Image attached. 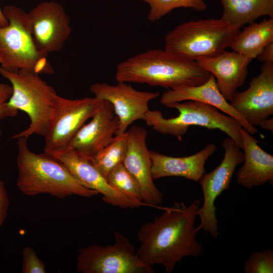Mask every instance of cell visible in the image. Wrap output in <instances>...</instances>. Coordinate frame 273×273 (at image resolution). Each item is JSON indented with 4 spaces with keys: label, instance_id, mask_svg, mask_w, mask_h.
Instances as JSON below:
<instances>
[{
    "label": "cell",
    "instance_id": "4",
    "mask_svg": "<svg viewBox=\"0 0 273 273\" xmlns=\"http://www.w3.org/2000/svg\"><path fill=\"white\" fill-rule=\"evenodd\" d=\"M0 75L12 84V94L6 106L17 114L21 110L30 119L29 126L12 138L28 139L32 134L44 136L53 119L57 94L39 76L28 70L12 71L0 66Z\"/></svg>",
    "mask_w": 273,
    "mask_h": 273
},
{
    "label": "cell",
    "instance_id": "17",
    "mask_svg": "<svg viewBox=\"0 0 273 273\" xmlns=\"http://www.w3.org/2000/svg\"><path fill=\"white\" fill-rule=\"evenodd\" d=\"M251 61L240 53L225 50L217 56L197 62L214 76L219 90L230 102L238 88L244 84Z\"/></svg>",
    "mask_w": 273,
    "mask_h": 273
},
{
    "label": "cell",
    "instance_id": "26",
    "mask_svg": "<svg viewBox=\"0 0 273 273\" xmlns=\"http://www.w3.org/2000/svg\"><path fill=\"white\" fill-rule=\"evenodd\" d=\"M243 270L245 273H272L273 250L265 249L253 253L245 262Z\"/></svg>",
    "mask_w": 273,
    "mask_h": 273
},
{
    "label": "cell",
    "instance_id": "9",
    "mask_svg": "<svg viewBox=\"0 0 273 273\" xmlns=\"http://www.w3.org/2000/svg\"><path fill=\"white\" fill-rule=\"evenodd\" d=\"M222 146L224 155L221 163L210 172L204 173L199 181L204 201L197 212L200 219L198 228L208 232L215 239L219 235V228L214 203L223 192L229 189L237 166L244 160L242 149L231 138H225Z\"/></svg>",
    "mask_w": 273,
    "mask_h": 273
},
{
    "label": "cell",
    "instance_id": "3",
    "mask_svg": "<svg viewBox=\"0 0 273 273\" xmlns=\"http://www.w3.org/2000/svg\"><path fill=\"white\" fill-rule=\"evenodd\" d=\"M17 140L16 185L27 196L48 194L63 199L70 196L91 198L99 193L81 185L58 159L44 152L36 154L28 148L27 139Z\"/></svg>",
    "mask_w": 273,
    "mask_h": 273
},
{
    "label": "cell",
    "instance_id": "6",
    "mask_svg": "<svg viewBox=\"0 0 273 273\" xmlns=\"http://www.w3.org/2000/svg\"><path fill=\"white\" fill-rule=\"evenodd\" d=\"M2 11L8 24L0 26V66L12 71L54 73L48 55L34 44L28 13L13 5L5 6Z\"/></svg>",
    "mask_w": 273,
    "mask_h": 273
},
{
    "label": "cell",
    "instance_id": "25",
    "mask_svg": "<svg viewBox=\"0 0 273 273\" xmlns=\"http://www.w3.org/2000/svg\"><path fill=\"white\" fill-rule=\"evenodd\" d=\"M149 4L150 10L148 19L154 22L174 9L191 8L196 11H204L207 7L204 0H140Z\"/></svg>",
    "mask_w": 273,
    "mask_h": 273
},
{
    "label": "cell",
    "instance_id": "27",
    "mask_svg": "<svg viewBox=\"0 0 273 273\" xmlns=\"http://www.w3.org/2000/svg\"><path fill=\"white\" fill-rule=\"evenodd\" d=\"M22 272L45 273L44 263L38 257L36 252L30 247H25L22 251Z\"/></svg>",
    "mask_w": 273,
    "mask_h": 273
},
{
    "label": "cell",
    "instance_id": "19",
    "mask_svg": "<svg viewBox=\"0 0 273 273\" xmlns=\"http://www.w3.org/2000/svg\"><path fill=\"white\" fill-rule=\"evenodd\" d=\"M243 165L237 172V183L246 188L252 189L266 183L273 184V156L264 151L258 141L244 128L241 130Z\"/></svg>",
    "mask_w": 273,
    "mask_h": 273
},
{
    "label": "cell",
    "instance_id": "8",
    "mask_svg": "<svg viewBox=\"0 0 273 273\" xmlns=\"http://www.w3.org/2000/svg\"><path fill=\"white\" fill-rule=\"evenodd\" d=\"M113 245L80 248L76 257L79 273H153L151 266L139 258L133 245L124 235L114 233Z\"/></svg>",
    "mask_w": 273,
    "mask_h": 273
},
{
    "label": "cell",
    "instance_id": "24",
    "mask_svg": "<svg viewBox=\"0 0 273 273\" xmlns=\"http://www.w3.org/2000/svg\"><path fill=\"white\" fill-rule=\"evenodd\" d=\"M106 179L109 185L120 193L143 202L141 189L139 183L123 163L114 168Z\"/></svg>",
    "mask_w": 273,
    "mask_h": 273
},
{
    "label": "cell",
    "instance_id": "11",
    "mask_svg": "<svg viewBox=\"0 0 273 273\" xmlns=\"http://www.w3.org/2000/svg\"><path fill=\"white\" fill-rule=\"evenodd\" d=\"M43 151L60 160L81 185L102 194L104 202L123 208L149 206L143 202L123 195L113 188L95 167L90 159L77 151L67 148Z\"/></svg>",
    "mask_w": 273,
    "mask_h": 273
},
{
    "label": "cell",
    "instance_id": "20",
    "mask_svg": "<svg viewBox=\"0 0 273 273\" xmlns=\"http://www.w3.org/2000/svg\"><path fill=\"white\" fill-rule=\"evenodd\" d=\"M216 146L208 144L200 151L192 155L175 157L150 151L153 180L167 176H178L199 182L205 173V165L214 153Z\"/></svg>",
    "mask_w": 273,
    "mask_h": 273
},
{
    "label": "cell",
    "instance_id": "7",
    "mask_svg": "<svg viewBox=\"0 0 273 273\" xmlns=\"http://www.w3.org/2000/svg\"><path fill=\"white\" fill-rule=\"evenodd\" d=\"M166 107L176 109L178 116L165 118L158 110L149 109L143 121L159 133L170 134L179 141L191 126H200L209 129H219L231 138L242 149L241 130L243 126L236 119L220 112L208 104L196 101L176 102Z\"/></svg>",
    "mask_w": 273,
    "mask_h": 273
},
{
    "label": "cell",
    "instance_id": "31",
    "mask_svg": "<svg viewBox=\"0 0 273 273\" xmlns=\"http://www.w3.org/2000/svg\"><path fill=\"white\" fill-rule=\"evenodd\" d=\"M264 130H267L273 132V119L272 118H268L262 121L259 125Z\"/></svg>",
    "mask_w": 273,
    "mask_h": 273
},
{
    "label": "cell",
    "instance_id": "23",
    "mask_svg": "<svg viewBox=\"0 0 273 273\" xmlns=\"http://www.w3.org/2000/svg\"><path fill=\"white\" fill-rule=\"evenodd\" d=\"M127 142V131L115 135L109 144L90 158L94 165L106 178L114 168L123 163Z\"/></svg>",
    "mask_w": 273,
    "mask_h": 273
},
{
    "label": "cell",
    "instance_id": "1",
    "mask_svg": "<svg viewBox=\"0 0 273 273\" xmlns=\"http://www.w3.org/2000/svg\"><path fill=\"white\" fill-rule=\"evenodd\" d=\"M200 201L190 205L175 203L154 220L142 226L137 237L141 245L136 253L145 264H161L166 273L187 256L198 257L203 253L202 245L196 240L199 228L195 226Z\"/></svg>",
    "mask_w": 273,
    "mask_h": 273
},
{
    "label": "cell",
    "instance_id": "10",
    "mask_svg": "<svg viewBox=\"0 0 273 273\" xmlns=\"http://www.w3.org/2000/svg\"><path fill=\"white\" fill-rule=\"evenodd\" d=\"M103 100L97 97L68 99L57 95L51 126L44 136L43 150L65 149L71 140L98 111Z\"/></svg>",
    "mask_w": 273,
    "mask_h": 273
},
{
    "label": "cell",
    "instance_id": "14",
    "mask_svg": "<svg viewBox=\"0 0 273 273\" xmlns=\"http://www.w3.org/2000/svg\"><path fill=\"white\" fill-rule=\"evenodd\" d=\"M230 104L249 124L255 127L273 114V62H263L260 73L249 87L235 94Z\"/></svg>",
    "mask_w": 273,
    "mask_h": 273
},
{
    "label": "cell",
    "instance_id": "15",
    "mask_svg": "<svg viewBox=\"0 0 273 273\" xmlns=\"http://www.w3.org/2000/svg\"><path fill=\"white\" fill-rule=\"evenodd\" d=\"M127 147L123 164L139 183L142 201L150 207L162 203L163 194L155 186L151 173L152 162L146 144L147 132L144 128L132 125L127 131Z\"/></svg>",
    "mask_w": 273,
    "mask_h": 273
},
{
    "label": "cell",
    "instance_id": "32",
    "mask_svg": "<svg viewBox=\"0 0 273 273\" xmlns=\"http://www.w3.org/2000/svg\"><path fill=\"white\" fill-rule=\"evenodd\" d=\"M8 24V20L5 18L3 11L0 7V26H5Z\"/></svg>",
    "mask_w": 273,
    "mask_h": 273
},
{
    "label": "cell",
    "instance_id": "18",
    "mask_svg": "<svg viewBox=\"0 0 273 273\" xmlns=\"http://www.w3.org/2000/svg\"><path fill=\"white\" fill-rule=\"evenodd\" d=\"M190 100L199 101L215 107L236 119L250 134L258 133L257 128L249 124L224 98L217 86L214 76L212 74L206 81L201 84L168 89L162 95L160 102L166 106L173 103Z\"/></svg>",
    "mask_w": 273,
    "mask_h": 273
},
{
    "label": "cell",
    "instance_id": "5",
    "mask_svg": "<svg viewBox=\"0 0 273 273\" xmlns=\"http://www.w3.org/2000/svg\"><path fill=\"white\" fill-rule=\"evenodd\" d=\"M240 29L221 18L185 22L166 34L164 49L195 61L213 57L230 47Z\"/></svg>",
    "mask_w": 273,
    "mask_h": 273
},
{
    "label": "cell",
    "instance_id": "12",
    "mask_svg": "<svg viewBox=\"0 0 273 273\" xmlns=\"http://www.w3.org/2000/svg\"><path fill=\"white\" fill-rule=\"evenodd\" d=\"M34 44L41 53L60 51L72 31L69 18L63 7L54 2H43L29 13Z\"/></svg>",
    "mask_w": 273,
    "mask_h": 273
},
{
    "label": "cell",
    "instance_id": "29",
    "mask_svg": "<svg viewBox=\"0 0 273 273\" xmlns=\"http://www.w3.org/2000/svg\"><path fill=\"white\" fill-rule=\"evenodd\" d=\"M12 94V86L4 83H0V120L8 117L5 103Z\"/></svg>",
    "mask_w": 273,
    "mask_h": 273
},
{
    "label": "cell",
    "instance_id": "21",
    "mask_svg": "<svg viewBox=\"0 0 273 273\" xmlns=\"http://www.w3.org/2000/svg\"><path fill=\"white\" fill-rule=\"evenodd\" d=\"M248 25L237 34L230 47L252 60L265 46L273 42V18Z\"/></svg>",
    "mask_w": 273,
    "mask_h": 273
},
{
    "label": "cell",
    "instance_id": "13",
    "mask_svg": "<svg viewBox=\"0 0 273 273\" xmlns=\"http://www.w3.org/2000/svg\"><path fill=\"white\" fill-rule=\"evenodd\" d=\"M90 91L95 97L107 101L112 105L119 119L116 135L126 131L128 127L138 120H143L149 109V103L159 96L158 92L139 91L125 82L116 85L95 83Z\"/></svg>",
    "mask_w": 273,
    "mask_h": 273
},
{
    "label": "cell",
    "instance_id": "22",
    "mask_svg": "<svg viewBox=\"0 0 273 273\" xmlns=\"http://www.w3.org/2000/svg\"><path fill=\"white\" fill-rule=\"evenodd\" d=\"M221 19L241 28L261 16L273 18V0H220Z\"/></svg>",
    "mask_w": 273,
    "mask_h": 273
},
{
    "label": "cell",
    "instance_id": "16",
    "mask_svg": "<svg viewBox=\"0 0 273 273\" xmlns=\"http://www.w3.org/2000/svg\"><path fill=\"white\" fill-rule=\"evenodd\" d=\"M91 118L81 127L66 148L76 150L89 159L109 144L119 127V119L114 115L113 107L105 100Z\"/></svg>",
    "mask_w": 273,
    "mask_h": 273
},
{
    "label": "cell",
    "instance_id": "30",
    "mask_svg": "<svg viewBox=\"0 0 273 273\" xmlns=\"http://www.w3.org/2000/svg\"><path fill=\"white\" fill-rule=\"evenodd\" d=\"M256 58L263 62H273V42L265 46Z\"/></svg>",
    "mask_w": 273,
    "mask_h": 273
},
{
    "label": "cell",
    "instance_id": "28",
    "mask_svg": "<svg viewBox=\"0 0 273 273\" xmlns=\"http://www.w3.org/2000/svg\"><path fill=\"white\" fill-rule=\"evenodd\" d=\"M2 131L0 129V143ZM10 201L4 183L0 180V229L7 217Z\"/></svg>",
    "mask_w": 273,
    "mask_h": 273
},
{
    "label": "cell",
    "instance_id": "2",
    "mask_svg": "<svg viewBox=\"0 0 273 273\" xmlns=\"http://www.w3.org/2000/svg\"><path fill=\"white\" fill-rule=\"evenodd\" d=\"M210 75L197 61L181 58L165 49H154L118 64L115 79L117 82L144 83L173 89L201 84Z\"/></svg>",
    "mask_w": 273,
    "mask_h": 273
}]
</instances>
